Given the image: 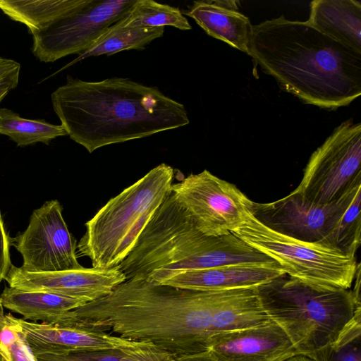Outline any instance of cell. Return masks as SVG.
I'll list each match as a JSON object with an SVG mask.
<instances>
[{"instance_id":"cell-1","label":"cell","mask_w":361,"mask_h":361,"mask_svg":"<svg viewBox=\"0 0 361 361\" xmlns=\"http://www.w3.org/2000/svg\"><path fill=\"white\" fill-rule=\"evenodd\" d=\"M228 290L197 291L146 279L126 280L106 296L51 324L151 343L178 358L207 351L214 312Z\"/></svg>"},{"instance_id":"cell-2","label":"cell","mask_w":361,"mask_h":361,"mask_svg":"<svg viewBox=\"0 0 361 361\" xmlns=\"http://www.w3.org/2000/svg\"><path fill=\"white\" fill-rule=\"evenodd\" d=\"M247 54L306 104L334 109L361 95V53L307 20L281 16L253 25Z\"/></svg>"},{"instance_id":"cell-3","label":"cell","mask_w":361,"mask_h":361,"mask_svg":"<svg viewBox=\"0 0 361 361\" xmlns=\"http://www.w3.org/2000/svg\"><path fill=\"white\" fill-rule=\"evenodd\" d=\"M51 99L67 135L90 153L190 123L183 104L126 78L85 81L68 75Z\"/></svg>"},{"instance_id":"cell-4","label":"cell","mask_w":361,"mask_h":361,"mask_svg":"<svg viewBox=\"0 0 361 361\" xmlns=\"http://www.w3.org/2000/svg\"><path fill=\"white\" fill-rule=\"evenodd\" d=\"M251 265L281 268L274 259L232 233H202L171 192L118 266L126 280L147 279L154 271Z\"/></svg>"},{"instance_id":"cell-5","label":"cell","mask_w":361,"mask_h":361,"mask_svg":"<svg viewBox=\"0 0 361 361\" xmlns=\"http://www.w3.org/2000/svg\"><path fill=\"white\" fill-rule=\"evenodd\" d=\"M255 290L265 313L283 329L297 355L333 343L361 309L350 289L307 283L286 274Z\"/></svg>"},{"instance_id":"cell-6","label":"cell","mask_w":361,"mask_h":361,"mask_svg":"<svg viewBox=\"0 0 361 361\" xmlns=\"http://www.w3.org/2000/svg\"><path fill=\"white\" fill-rule=\"evenodd\" d=\"M173 178V169L162 163L110 199L85 223L78 255L88 257L92 267H118L171 192Z\"/></svg>"},{"instance_id":"cell-7","label":"cell","mask_w":361,"mask_h":361,"mask_svg":"<svg viewBox=\"0 0 361 361\" xmlns=\"http://www.w3.org/2000/svg\"><path fill=\"white\" fill-rule=\"evenodd\" d=\"M231 233L274 259L288 276L305 283L350 289L360 266L356 257L276 232L252 214Z\"/></svg>"},{"instance_id":"cell-8","label":"cell","mask_w":361,"mask_h":361,"mask_svg":"<svg viewBox=\"0 0 361 361\" xmlns=\"http://www.w3.org/2000/svg\"><path fill=\"white\" fill-rule=\"evenodd\" d=\"M361 182V123L348 119L311 155L302 178L293 191L305 200L326 204L338 200Z\"/></svg>"},{"instance_id":"cell-9","label":"cell","mask_w":361,"mask_h":361,"mask_svg":"<svg viewBox=\"0 0 361 361\" xmlns=\"http://www.w3.org/2000/svg\"><path fill=\"white\" fill-rule=\"evenodd\" d=\"M171 192L196 227L207 235L231 233L252 214L253 201L235 185L206 169L173 183Z\"/></svg>"},{"instance_id":"cell-10","label":"cell","mask_w":361,"mask_h":361,"mask_svg":"<svg viewBox=\"0 0 361 361\" xmlns=\"http://www.w3.org/2000/svg\"><path fill=\"white\" fill-rule=\"evenodd\" d=\"M135 0H87V2L32 35V52L40 61L54 62L83 54L123 17Z\"/></svg>"},{"instance_id":"cell-11","label":"cell","mask_w":361,"mask_h":361,"mask_svg":"<svg viewBox=\"0 0 361 361\" xmlns=\"http://www.w3.org/2000/svg\"><path fill=\"white\" fill-rule=\"evenodd\" d=\"M361 182L338 200L317 204L291 192L269 203L253 202L252 216L271 230L285 235L327 247L328 240Z\"/></svg>"},{"instance_id":"cell-12","label":"cell","mask_w":361,"mask_h":361,"mask_svg":"<svg viewBox=\"0 0 361 361\" xmlns=\"http://www.w3.org/2000/svg\"><path fill=\"white\" fill-rule=\"evenodd\" d=\"M56 200L45 202L33 211L28 226L13 239L23 257L21 269L50 272L78 269L77 241L69 232Z\"/></svg>"},{"instance_id":"cell-13","label":"cell","mask_w":361,"mask_h":361,"mask_svg":"<svg viewBox=\"0 0 361 361\" xmlns=\"http://www.w3.org/2000/svg\"><path fill=\"white\" fill-rule=\"evenodd\" d=\"M5 280L16 289L48 292L89 302L109 295L126 277L118 267L30 272L12 264Z\"/></svg>"},{"instance_id":"cell-14","label":"cell","mask_w":361,"mask_h":361,"mask_svg":"<svg viewBox=\"0 0 361 361\" xmlns=\"http://www.w3.org/2000/svg\"><path fill=\"white\" fill-rule=\"evenodd\" d=\"M207 352L214 361H284L297 355L285 332L271 319L257 326L212 335Z\"/></svg>"},{"instance_id":"cell-15","label":"cell","mask_w":361,"mask_h":361,"mask_svg":"<svg viewBox=\"0 0 361 361\" xmlns=\"http://www.w3.org/2000/svg\"><path fill=\"white\" fill-rule=\"evenodd\" d=\"M10 317L21 332L35 357L70 351L121 350L141 343L102 331L31 322L12 315Z\"/></svg>"},{"instance_id":"cell-16","label":"cell","mask_w":361,"mask_h":361,"mask_svg":"<svg viewBox=\"0 0 361 361\" xmlns=\"http://www.w3.org/2000/svg\"><path fill=\"white\" fill-rule=\"evenodd\" d=\"M284 274L281 268L234 265L154 271L146 280L185 290L219 291L256 288Z\"/></svg>"},{"instance_id":"cell-17","label":"cell","mask_w":361,"mask_h":361,"mask_svg":"<svg viewBox=\"0 0 361 361\" xmlns=\"http://www.w3.org/2000/svg\"><path fill=\"white\" fill-rule=\"evenodd\" d=\"M235 1H195L183 10L209 36L248 54L252 25L248 17L237 11Z\"/></svg>"},{"instance_id":"cell-18","label":"cell","mask_w":361,"mask_h":361,"mask_svg":"<svg viewBox=\"0 0 361 361\" xmlns=\"http://www.w3.org/2000/svg\"><path fill=\"white\" fill-rule=\"evenodd\" d=\"M307 21L322 33L361 53V4L355 0H314Z\"/></svg>"},{"instance_id":"cell-19","label":"cell","mask_w":361,"mask_h":361,"mask_svg":"<svg viewBox=\"0 0 361 361\" xmlns=\"http://www.w3.org/2000/svg\"><path fill=\"white\" fill-rule=\"evenodd\" d=\"M3 306L22 315L24 319L51 324L85 302L48 292L5 287L0 295Z\"/></svg>"},{"instance_id":"cell-20","label":"cell","mask_w":361,"mask_h":361,"mask_svg":"<svg viewBox=\"0 0 361 361\" xmlns=\"http://www.w3.org/2000/svg\"><path fill=\"white\" fill-rule=\"evenodd\" d=\"M269 320L255 288L228 290L214 312L210 337L221 332L257 326Z\"/></svg>"},{"instance_id":"cell-21","label":"cell","mask_w":361,"mask_h":361,"mask_svg":"<svg viewBox=\"0 0 361 361\" xmlns=\"http://www.w3.org/2000/svg\"><path fill=\"white\" fill-rule=\"evenodd\" d=\"M87 0H0V9L25 25L32 35L80 8Z\"/></svg>"},{"instance_id":"cell-22","label":"cell","mask_w":361,"mask_h":361,"mask_svg":"<svg viewBox=\"0 0 361 361\" xmlns=\"http://www.w3.org/2000/svg\"><path fill=\"white\" fill-rule=\"evenodd\" d=\"M164 32V27H123L114 23L75 61L90 56L112 55L125 50H142L153 40L162 37Z\"/></svg>"},{"instance_id":"cell-23","label":"cell","mask_w":361,"mask_h":361,"mask_svg":"<svg viewBox=\"0 0 361 361\" xmlns=\"http://www.w3.org/2000/svg\"><path fill=\"white\" fill-rule=\"evenodd\" d=\"M0 134L8 136L18 147L37 142L48 145L57 137L67 135L62 125L51 124L44 119L22 118L6 108H0Z\"/></svg>"},{"instance_id":"cell-24","label":"cell","mask_w":361,"mask_h":361,"mask_svg":"<svg viewBox=\"0 0 361 361\" xmlns=\"http://www.w3.org/2000/svg\"><path fill=\"white\" fill-rule=\"evenodd\" d=\"M115 23L123 27L169 25L181 30L192 29L178 8L152 0H135L126 15Z\"/></svg>"},{"instance_id":"cell-25","label":"cell","mask_w":361,"mask_h":361,"mask_svg":"<svg viewBox=\"0 0 361 361\" xmlns=\"http://www.w3.org/2000/svg\"><path fill=\"white\" fill-rule=\"evenodd\" d=\"M361 188H358L330 235L327 247L355 257L361 243Z\"/></svg>"},{"instance_id":"cell-26","label":"cell","mask_w":361,"mask_h":361,"mask_svg":"<svg viewBox=\"0 0 361 361\" xmlns=\"http://www.w3.org/2000/svg\"><path fill=\"white\" fill-rule=\"evenodd\" d=\"M361 309L331 344L305 356L312 361H361Z\"/></svg>"},{"instance_id":"cell-27","label":"cell","mask_w":361,"mask_h":361,"mask_svg":"<svg viewBox=\"0 0 361 361\" xmlns=\"http://www.w3.org/2000/svg\"><path fill=\"white\" fill-rule=\"evenodd\" d=\"M0 361H37L10 314L0 331Z\"/></svg>"},{"instance_id":"cell-28","label":"cell","mask_w":361,"mask_h":361,"mask_svg":"<svg viewBox=\"0 0 361 361\" xmlns=\"http://www.w3.org/2000/svg\"><path fill=\"white\" fill-rule=\"evenodd\" d=\"M124 350L70 351L58 355H42L35 358L37 361H121Z\"/></svg>"},{"instance_id":"cell-29","label":"cell","mask_w":361,"mask_h":361,"mask_svg":"<svg viewBox=\"0 0 361 361\" xmlns=\"http://www.w3.org/2000/svg\"><path fill=\"white\" fill-rule=\"evenodd\" d=\"M121 361H177L169 353L148 342L125 349Z\"/></svg>"},{"instance_id":"cell-30","label":"cell","mask_w":361,"mask_h":361,"mask_svg":"<svg viewBox=\"0 0 361 361\" xmlns=\"http://www.w3.org/2000/svg\"><path fill=\"white\" fill-rule=\"evenodd\" d=\"M11 265L9 240L0 212V283L5 279Z\"/></svg>"},{"instance_id":"cell-31","label":"cell","mask_w":361,"mask_h":361,"mask_svg":"<svg viewBox=\"0 0 361 361\" xmlns=\"http://www.w3.org/2000/svg\"><path fill=\"white\" fill-rule=\"evenodd\" d=\"M20 64L12 59L0 56V80L20 74Z\"/></svg>"},{"instance_id":"cell-32","label":"cell","mask_w":361,"mask_h":361,"mask_svg":"<svg viewBox=\"0 0 361 361\" xmlns=\"http://www.w3.org/2000/svg\"><path fill=\"white\" fill-rule=\"evenodd\" d=\"M19 75H14L0 80V103L11 90L17 87Z\"/></svg>"},{"instance_id":"cell-33","label":"cell","mask_w":361,"mask_h":361,"mask_svg":"<svg viewBox=\"0 0 361 361\" xmlns=\"http://www.w3.org/2000/svg\"><path fill=\"white\" fill-rule=\"evenodd\" d=\"M6 324V314L4 312V306L0 298V331Z\"/></svg>"},{"instance_id":"cell-34","label":"cell","mask_w":361,"mask_h":361,"mask_svg":"<svg viewBox=\"0 0 361 361\" xmlns=\"http://www.w3.org/2000/svg\"><path fill=\"white\" fill-rule=\"evenodd\" d=\"M284 361H312L308 357L303 355H295Z\"/></svg>"},{"instance_id":"cell-35","label":"cell","mask_w":361,"mask_h":361,"mask_svg":"<svg viewBox=\"0 0 361 361\" xmlns=\"http://www.w3.org/2000/svg\"></svg>"}]
</instances>
